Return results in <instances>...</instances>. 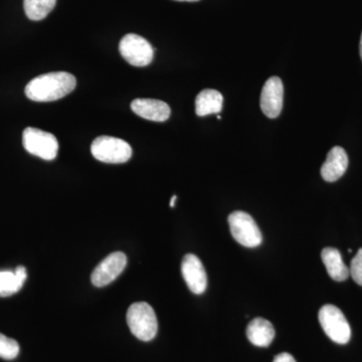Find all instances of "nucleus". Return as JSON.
Returning a JSON list of instances; mask_svg holds the SVG:
<instances>
[{
  "label": "nucleus",
  "mask_w": 362,
  "mask_h": 362,
  "mask_svg": "<svg viewBox=\"0 0 362 362\" xmlns=\"http://www.w3.org/2000/svg\"><path fill=\"white\" fill-rule=\"evenodd\" d=\"M181 273L187 287L194 294L201 295L207 287L206 269L195 255H185L181 263Z\"/></svg>",
  "instance_id": "obj_10"
},
{
  "label": "nucleus",
  "mask_w": 362,
  "mask_h": 362,
  "mask_svg": "<svg viewBox=\"0 0 362 362\" xmlns=\"http://www.w3.org/2000/svg\"><path fill=\"white\" fill-rule=\"evenodd\" d=\"M247 339L259 347H268L275 338V329L270 321L264 318L252 319L247 327Z\"/></svg>",
  "instance_id": "obj_13"
},
{
  "label": "nucleus",
  "mask_w": 362,
  "mask_h": 362,
  "mask_svg": "<svg viewBox=\"0 0 362 362\" xmlns=\"http://www.w3.org/2000/svg\"><path fill=\"white\" fill-rule=\"evenodd\" d=\"M126 319L131 332L138 339L150 341L156 337L158 322L156 312L148 303L138 302L131 305Z\"/></svg>",
  "instance_id": "obj_2"
},
{
  "label": "nucleus",
  "mask_w": 362,
  "mask_h": 362,
  "mask_svg": "<svg viewBox=\"0 0 362 362\" xmlns=\"http://www.w3.org/2000/svg\"><path fill=\"white\" fill-rule=\"evenodd\" d=\"M119 52L128 64L134 66H146L153 61V47L148 40L135 33H128L121 40Z\"/></svg>",
  "instance_id": "obj_7"
},
{
  "label": "nucleus",
  "mask_w": 362,
  "mask_h": 362,
  "mask_svg": "<svg viewBox=\"0 0 362 362\" xmlns=\"http://www.w3.org/2000/svg\"><path fill=\"white\" fill-rule=\"evenodd\" d=\"M349 273L354 282L362 286V247L358 250L356 257L352 259L350 264Z\"/></svg>",
  "instance_id": "obj_19"
},
{
  "label": "nucleus",
  "mask_w": 362,
  "mask_h": 362,
  "mask_svg": "<svg viewBox=\"0 0 362 362\" xmlns=\"http://www.w3.org/2000/svg\"><path fill=\"white\" fill-rule=\"evenodd\" d=\"M176 199H177V197H176V195H173V197H171L170 202H169V206H170L171 207L175 206Z\"/></svg>",
  "instance_id": "obj_21"
},
{
  "label": "nucleus",
  "mask_w": 362,
  "mask_h": 362,
  "mask_svg": "<svg viewBox=\"0 0 362 362\" xmlns=\"http://www.w3.org/2000/svg\"><path fill=\"white\" fill-rule=\"evenodd\" d=\"M136 115L154 122H164L170 117L171 110L165 102L154 99H136L131 103Z\"/></svg>",
  "instance_id": "obj_11"
},
{
  "label": "nucleus",
  "mask_w": 362,
  "mask_h": 362,
  "mask_svg": "<svg viewBox=\"0 0 362 362\" xmlns=\"http://www.w3.org/2000/svg\"><path fill=\"white\" fill-rule=\"evenodd\" d=\"M273 362H296L294 357L287 352H283V354H278L277 356L274 358Z\"/></svg>",
  "instance_id": "obj_20"
},
{
  "label": "nucleus",
  "mask_w": 362,
  "mask_h": 362,
  "mask_svg": "<svg viewBox=\"0 0 362 362\" xmlns=\"http://www.w3.org/2000/svg\"><path fill=\"white\" fill-rule=\"evenodd\" d=\"M284 99V86L282 80L278 77H272L267 80L262 90L261 109L268 118L276 119L280 115Z\"/></svg>",
  "instance_id": "obj_9"
},
{
  "label": "nucleus",
  "mask_w": 362,
  "mask_h": 362,
  "mask_svg": "<svg viewBox=\"0 0 362 362\" xmlns=\"http://www.w3.org/2000/svg\"><path fill=\"white\" fill-rule=\"evenodd\" d=\"M321 258L328 275L337 282H343L349 277V268L343 262L341 254L335 247H325L321 252Z\"/></svg>",
  "instance_id": "obj_14"
},
{
  "label": "nucleus",
  "mask_w": 362,
  "mask_h": 362,
  "mask_svg": "<svg viewBox=\"0 0 362 362\" xmlns=\"http://www.w3.org/2000/svg\"><path fill=\"white\" fill-rule=\"evenodd\" d=\"M349 168V156L340 146L333 147L321 168V176L327 182H334L342 177Z\"/></svg>",
  "instance_id": "obj_12"
},
{
  "label": "nucleus",
  "mask_w": 362,
  "mask_h": 362,
  "mask_svg": "<svg viewBox=\"0 0 362 362\" xmlns=\"http://www.w3.org/2000/svg\"><path fill=\"white\" fill-rule=\"evenodd\" d=\"M20 354V345L13 339L0 333V357L7 361L16 358Z\"/></svg>",
  "instance_id": "obj_18"
},
{
  "label": "nucleus",
  "mask_w": 362,
  "mask_h": 362,
  "mask_svg": "<svg viewBox=\"0 0 362 362\" xmlns=\"http://www.w3.org/2000/svg\"><path fill=\"white\" fill-rule=\"evenodd\" d=\"M319 322L324 332L332 341L346 344L351 337V328L344 314L334 305H324L318 314Z\"/></svg>",
  "instance_id": "obj_4"
},
{
  "label": "nucleus",
  "mask_w": 362,
  "mask_h": 362,
  "mask_svg": "<svg viewBox=\"0 0 362 362\" xmlns=\"http://www.w3.org/2000/svg\"><path fill=\"white\" fill-rule=\"evenodd\" d=\"M223 97L218 90H202L195 99V113L199 117L220 113L223 109Z\"/></svg>",
  "instance_id": "obj_15"
},
{
  "label": "nucleus",
  "mask_w": 362,
  "mask_h": 362,
  "mask_svg": "<svg viewBox=\"0 0 362 362\" xmlns=\"http://www.w3.org/2000/svg\"><path fill=\"white\" fill-rule=\"evenodd\" d=\"M228 226L233 239L246 247H257L263 242L258 225L249 214L233 211L228 216Z\"/></svg>",
  "instance_id": "obj_5"
},
{
  "label": "nucleus",
  "mask_w": 362,
  "mask_h": 362,
  "mask_svg": "<svg viewBox=\"0 0 362 362\" xmlns=\"http://www.w3.org/2000/svg\"><path fill=\"white\" fill-rule=\"evenodd\" d=\"M57 0H23L26 16L30 20L39 21L49 16L56 6Z\"/></svg>",
  "instance_id": "obj_17"
},
{
  "label": "nucleus",
  "mask_w": 362,
  "mask_h": 362,
  "mask_svg": "<svg viewBox=\"0 0 362 362\" xmlns=\"http://www.w3.org/2000/svg\"><path fill=\"white\" fill-rule=\"evenodd\" d=\"M175 1L195 2V1H199V0H175Z\"/></svg>",
  "instance_id": "obj_23"
},
{
  "label": "nucleus",
  "mask_w": 362,
  "mask_h": 362,
  "mask_svg": "<svg viewBox=\"0 0 362 362\" xmlns=\"http://www.w3.org/2000/svg\"><path fill=\"white\" fill-rule=\"evenodd\" d=\"M77 80L66 71H52L33 78L25 93L35 102H52L62 99L75 90Z\"/></svg>",
  "instance_id": "obj_1"
},
{
  "label": "nucleus",
  "mask_w": 362,
  "mask_h": 362,
  "mask_svg": "<svg viewBox=\"0 0 362 362\" xmlns=\"http://www.w3.org/2000/svg\"><path fill=\"white\" fill-rule=\"evenodd\" d=\"M90 152L97 160L104 163H125L132 156L127 142L112 136H99L90 145Z\"/></svg>",
  "instance_id": "obj_3"
},
{
  "label": "nucleus",
  "mask_w": 362,
  "mask_h": 362,
  "mask_svg": "<svg viewBox=\"0 0 362 362\" xmlns=\"http://www.w3.org/2000/svg\"><path fill=\"white\" fill-rule=\"evenodd\" d=\"M28 273L25 267L18 266L16 271H0V297H8L20 291L25 284Z\"/></svg>",
  "instance_id": "obj_16"
},
{
  "label": "nucleus",
  "mask_w": 362,
  "mask_h": 362,
  "mask_svg": "<svg viewBox=\"0 0 362 362\" xmlns=\"http://www.w3.org/2000/svg\"><path fill=\"white\" fill-rule=\"evenodd\" d=\"M359 52H361V58L362 59V33H361V45H359Z\"/></svg>",
  "instance_id": "obj_22"
},
{
  "label": "nucleus",
  "mask_w": 362,
  "mask_h": 362,
  "mask_svg": "<svg viewBox=\"0 0 362 362\" xmlns=\"http://www.w3.org/2000/svg\"><path fill=\"white\" fill-rule=\"evenodd\" d=\"M127 266V257L122 252H112L93 271L92 284L98 288L111 284L122 274Z\"/></svg>",
  "instance_id": "obj_8"
},
{
  "label": "nucleus",
  "mask_w": 362,
  "mask_h": 362,
  "mask_svg": "<svg viewBox=\"0 0 362 362\" xmlns=\"http://www.w3.org/2000/svg\"><path fill=\"white\" fill-rule=\"evenodd\" d=\"M23 143L28 153L45 160H52L58 156L59 142L52 133L28 127L23 131Z\"/></svg>",
  "instance_id": "obj_6"
}]
</instances>
